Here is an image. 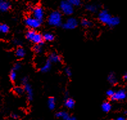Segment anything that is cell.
<instances>
[{
  "instance_id": "9c48e42d",
  "label": "cell",
  "mask_w": 127,
  "mask_h": 120,
  "mask_svg": "<svg viewBox=\"0 0 127 120\" xmlns=\"http://www.w3.org/2000/svg\"><path fill=\"white\" fill-rule=\"evenodd\" d=\"M10 8V4L6 0H0V12H5Z\"/></svg>"
},
{
  "instance_id": "d4e9b609",
  "label": "cell",
  "mask_w": 127,
  "mask_h": 120,
  "mask_svg": "<svg viewBox=\"0 0 127 120\" xmlns=\"http://www.w3.org/2000/svg\"><path fill=\"white\" fill-rule=\"evenodd\" d=\"M34 51L37 53H40L42 51V47L40 44H37L34 47Z\"/></svg>"
},
{
  "instance_id": "2e32d148",
  "label": "cell",
  "mask_w": 127,
  "mask_h": 120,
  "mask_svg": "<svg viewBox=\"0 0 127 120\" xmlns=\"http://www.w3.org/2000/svg\"><path fill=\"white\" fill-rule=\"evenodd\" d=\"M16 55L17 57L19 58H23L24 56H25V50L21 47H19V48H17V50L16 51Z\"/></svg>"
},
{
  "instance_id": "9a60e30c",
  "label": "cell",
  "mask_w": 127,
  "mask_h": 120,
  "mask_svg": "<svg viewBox=\"0 0 127 120\" xmlns=\"http://www.w3.org/2000/svg\"><path fill=\"white\" fill-rule=\"evenodd\" d=\"M42 37H43L44 40L46 41H53V39H54L55 36L54 35L52 34L51 33L48 32L44 34V36H42Z\"/></svg>"
},
{
  "instance_id": "ac0fdd59",
  "label": "cell",
  "mask_w": 127,
  "mask_h": 120,
  "mask_svg": "<svg viewBox=\"0 0 127 120\" xmlns=\"http://www.w3.org/2000/svg\"><path fill=\"white\" fill-rule=\"evenodd\" d=\"M48 105L50 109H54L55 107V100L54 98H50L48 99Z\"/></svg>"
},
{
  "instance_id": "30bf717a",
  "label": "cell",
  "mask_w": 127,
  "mask_h": 120,
  "mask_svg": "<svg viewBox=\"0 0 127 120\" xmlns=\"http://www.w3.org/2000/svg\"><path fill=\"white\" fill-rule=\"evenodd\" d=\"M25 91L27 94V98H28L29 101H31L33 100V90L32 89L31 86L28 83L25 85Z\"/></svg>"
},
{
  "instance_id": "603a6c76",
  "label": "cell",
  "mask_w": 127,
  "mask_h": 120,
  "mask_svg": "<svg viewBox=\"0 0 127 120\" xmlns=\"http://www.w3.org/2000/svg\"><path fill=\"white\" fill-rule=\"evenodd\" d=\"M24 91H25V90L22 87H16L14 88V92L17 95H21V94H23L24 93Z\"/></svg>"
},
{
  "instance_id": "4fadbf2b",
  "label": "cell",
  "mask_w": 127,
  "mask_h": 120,
  "mask_svg": "<svg viewBox=\"0 0 127 120\" xmlns=\"http://www.w3.org/2000/svg\"><path fill=\"white\" fill-rule=\"evenodd\" d=\"M74 101L71 98H67L65 101V105L68 109H73L74 107Z\"/></svg>"
},
{
  "instance_id": "7a4b0ae2",
  "label": "cell",
  "mask_w": 127,
  "mask_h": 120,
  "mask_svg": "<svg viewBox=\"0 0 127 120\" xmlns=\"http://www.w3.org/2000/svg\"><path fill=\"white\" fill-rule=\"evenodd\" d=\"M48 21L49 25L53 27H58L62 24V14L59 11H53L48 17Z\"/></svg>"
},
{
  "instance_id": "83f0119b",
  "label": "cell",
  "mask_w": 127,
  "mask_h": 120,
  "mask_svg": "<svg viewBox=\"0 0 127 120\" xmlns=\"http://www.w3.org/2000/svg\"><path fill=\"white\" fill-rule=\"evenodd\" d=\"M28 78L27 77H25V78L21 79V83L23 85H27L28 83Z\"/></svg>"
},
{
  "instance_id": "e575fe53",
  "label": "cell",
  "mask_w": 127,
  "mask_h": 120,
  "mask_svg": "<svg viewBox=\"0 0 127 120\" xmlns=\"http://www.w3.org/2000/svg\"></svg>"
},
{
  "instance_id": "f1b7e54d",
  "label": "cell",
  "mask_w": 127,
  "mask_h": 120,
  "mask_svg": "<svg viewBox=\"0 0 127 120\" xmlns=\"http://www.w3.org/2000/svg\"><path fill=\"white\" fill-rule=\"evenodd\" d=\"M114 94V92L112 90H109V91H107V95L109 97H110V98H111V97L113 96Z\"/></svg>"
},
{
  "instance_id": "ba28073f",
  "label": "cell",
  "mask_w": 127,
  "mask_h": 120,
  "mask_svg": "<svg viewBox=\"0 0 127 120\" xmlns=\"http://www.w3.org/2000/svg\"><path fill=\"white\" fill-rule=\"evenodd\" d=\"M126 97H127V94H126L125 91L121 89V90H119V91L114 92L113 96L111 97V99L112 100H115V101H121V100H125Z\"/></svg>"
},
{
  "instance_id": "4dcf8cb0",
  "label": "cell",
  "mask_w": 127,
  "mask_h": 120,
  "mask_svg": "<svg viewBox=\"0 0 127 120\" xmlns=\"http://www.w3.org/2000/svg\"><path fill=\"white\" fill-rule=\"evenodd\" d=\"M12 118L14 119H17V118H18V115H17V114H12Z\"/></svg>"
},
{
  "instance_id": "277c9868",
  "label": "cell",
  "mask_w": 127,
  "mask_h": 120,
  "mask_svg": "<svg viewBox=\"0 0 127 120\" xmlns=\"http://www.w3.org/2000/svg\"><path fill=\"white\" fill-rule=\"evenodd\" d=\"M25 23L27 27L30 28H32V30L39 28L40 25H41V21H39L37 19L34 18L32 16L27 17V18L25 19Z\"/></svg>"
},
{
  "instance_id": "d6a6232c",
  "label": "cell",
  "mask_w": 127,
  "mask_h": 120,
  "mask_svg": "<svg viewBox=\"0 0 127 120\" xmlns=\"http://www.w3.org/2000/svg\"><path fill=\"white\" fill-rule=\"evenodd\" d=\"M123 78H124V80H127V75L126 74H125V76H124V77H123Z\"/></svg>"
},
{
  "instance_id": "6da1fadb",
  "label": "cell",
  "mask_w": 127,
  "mask_h": 120,
  "mask_svg": "<svg viewBox=\"0 0 127 120\" xmlns=\"http://www.w3.org/2000/svg\"><path fill=\"white\" fill-rule=\"evenodd\" d=\"M98 19L102 23L109 25V27H115L120 23L119 17L112 16L106 10H103L99 13Z\"/></svg>"
},
{
  "instance_id": "44dd1931",
  "label": "cell",
  "mask_w": 127,
  "mask_h": 120,
  "mask_svg": "<svg viewBox=\"0 0 127 120\" xmlns=\"http://www.w3.org/2000/svg\"><path fill=\"white\" fill-rule=\"evenodd\" d=\"M85 8H86L87 10H88L89 12H95L97 10V6L95 5H93V4L87 5L85 6Z\"/></svg>"
},
{
  "instance_id": "1f68e13d",
  "label": "cell",
  "mask_w": 127,
  "mask_h": 120,
  "mask_svg": "<svg viewBox=\"0 0 127 120\" xmlns=\"http://www.w3.org/2000/svg\"><path fill=\"white\" fill-rule=\"evenodd\" d=\"M117 120H126L124 118L120 117V118H118L117 119Z\"/></svg>"
},
{
  "instance_id": "cb8c5ba5",
  "label": "cell",
  "mask_w": 127,
  "mask_h": 120,
  "mask_svg": "<svg viewBox=\"0 0 127 120\" xmlns=\"http://www.w3.org/2000/svg\"><path fill=\"white\" fill-rule=\"evenodd\" d=\"M67 1L72 6H79L81 3V0H67Z\"/></svg>"
},
{
  "instance_id": "d6986e66",
  "label": "cell",
  "mask_w": 127,
  "mask_h": 120,
  "mask_svg": "<svg viewBox=\"0 0 127 120\" xmlns=\"http://www.w3.org/2000/svg\"><path fill=\"white\" fill-rule=\"evenodd\" d=\"M8 31H9V27L8 25H6V24L0 23V32L6 34L8 33Z\"/></svg>"
},
{
  "instance_id": "52a82bcc",
  "label": "cell",
  "mask_w": 127,
  "mask_h": 120,
  "mask_svg": "<svg viewBox=\"0 0 127 120\" xmlns=\"http://www.w3.org/2000/svg\"><path fill=\"white\" fill-rule=\"evenodd\" d=\"M78 25V21L74 17H69L66 20V21L64 23L63 27L65 29L72 30L74 29Z\"/></svg>"
},
{
  "instance_id": "484cf974",
  "label": "cell",
  "mask_w": 127,
  "mask_h": 120,
  "mask_svg": "<svg viewBox=\"0 0 127 120\" xmlns=\"http://www.w3.org/2000/svg\"><path fill=\"white\" fill-rule=\"evenodd\" d=\"M17 78V75H16V72L15 70H12L10 74V78L12 81H15Z\"/></svg>"
},
{
  "instance_id": "f546056e",
  "label": "cell",
  "mask_w": 127,
  "mask_h": 120,
  "mask_svg": "<svg viewBox=\"0 0 127 120\" xmlns=\"http://www.w3.org/2000/svg\"><path fill=\"white\" fill-rule=\"evenodd\" d=\"M65 74H66L68 76H71V74H72L71 70H70L69 68H67V69H65Z\"/></svg>"
},
{
  "instance_id": "5b68a950",
  "label": "cell",
  "mask_w": 127,
  "mask_h": 120,
  "mask_svg": "<svg viewBox=\"0 0 127 120\" xmlns=\"http://www.w3.org/2000/svg\"><path fill=\"white\" fill-rule=\"evenodd\" d=\"M60 8L63 14L65 15H71L73 13V6H72L67 1H62L60 5Z\"/></svg>"
},
{
  "instance_id": "8992f818",
  "label": "cell",
  "mask_w": 127,
  "mask_h": 120,
  "mask_svg": "<svg viewBox=\"0 0 127 120\" xmlns=\"http://www.w3.org/2000/svg\"><path fill=\"white\" fill-rule=\"evenodd\" d=\"M32 17L42 22L44 16V12L42 8L39 6H35L32 9Z\"/></svg>"
},
{
  "instance_id": "8fae6325",
  "label": "cell",
  "mask_w": 127,
  "mask_h": 120,
  "mask_svg": "<svg viewBox=\"0 0 127 120\" xmlns=\"http://www.w3.org/2000/svg\"><path fill=\"white\" fill-rule=\"evenodd\" d=\"M56 116L59 118H62L63 120H71V118L70 117V116L66 112H64V111L57 112L56 114Z\"/></svg>"
},
{
  "instance_id": "ffe728a7",
  "label": "cell",
  "mask_w": 127,
  "mask_h": 120,
  "mask_svg": "<svg viewBox=\"0 0 127 120\" xmlns=\"http://www.w3.org/2000/svg\"><path fill=\"white\" fill-rule=\"evenodd\" d=\"M108 80L110 82V83L114 85L115 83H116L117 82V79L116 77L115 76V74L114 73H110L108 76Z\"/></svg>"
},
{
  "instance_id": "7402d4cb",
  "label": "cell",
  "mask_w": 127,
  "mask_h": 120,
  "mask_svg": "<svg viewBox=\"0 0 127 120\" xmlns=\"http://www.w3.org/2000/svg\"><path fill=\"white\" fill-rule=\"evenodd\" d=\"M82 26L85 27H90L91 25H92L91 21H90L89 20H88L87 19H83L82 20V22H81Z\"/></svg>"
},
{
  "instance_id": "e0dca14e",
  "label": "cell",
  "mask_w": 127,
  "mask_h": 120,
  "mask_svg": "<svg viewBox=\"0 0 127 120\" xmlns=\"http://www.w3.org/2000/svg\"><path fill=\"white\" fill-rule=\"evenodd\" d=\"M112 106L110 103L109 102H104L101 105V109H102L103 111L105 112H108L111 110Z\"/></svg>"
},
{
  "instance_id": "5bb4252c",
  "label": "cell",
  "mask_w": 127,
  "mask_h": 120,
  "mask_svg": "<svg viewBox=\"0 0 127 120\" xmlns=\"http://www.w3.org/2000/svg\"><path fill=\"white\" fill-rule=\"evenodd\" d=\"M50 69H51V62L50 61H47L41 67L40 70L43 72H47L50 70Z\"/></svg>"
},
{
  "instance_id": "4316f807",
  "label": "cell",
  "mask_w": 127,
  "mask_h": 120,
  "mask_svg": "<svg viewBox=\"0 0 127 120\" xmlns=\"http://www.w3.org/2000/svg\"><path fill=\"white\" fill-rule=\"evenodd\" d=\"M21 64L19 63H16V64L14 65V70H19V69H21Z\"/></svg>"
},
{
  "instance_id": "7c38bea8",
  "label": "cell",
  "mask_w": 127,
  "mask_h": 120,
  "mask_svg": "<svg viewBox=\"0 0 127 120\" xmlns=\"http://www.w3.org/2000/svg\"><path fill=\"white\" fill-rule=\"evenodd\" d=\"M49 61L50 62L53 63H59L61 61V58L59 54L57 53H52L50 54V57H49Z\"/></svg>"
},
{
  "instance_id": "3957f363",
  "label": "cell",
  "mask_w": 127,
  "mask_h": 120,
  "mask_svg": "<svg viewBox=\"0 0 127 120\" xmlns=\"http://www.w3.org/2000/svg\"><path fill=\"white\" fill-rule=\"evenodd\" d=\"M26 36H27V39L31 41L32 42L36 45L40 44L43 41V37H42V35L40 34V33L36 32L34 30H30L27 32Z\"/></svg>"
},
{
  "instance_id": "836d02e7",
  "label": "cell",
  "mask_w": 127,
  "mask_h": 120,
  "mask_svg": "<svg viewBox=\"0 0 127 120\" xmlns=\"http://www.w3.org/2000/svg\"><path fill=\"white\" fill-rule=\"evenodd\" d=\"M71 120H76L75 118H72L71 119Z\"/></svg>"
}]
</instances>
